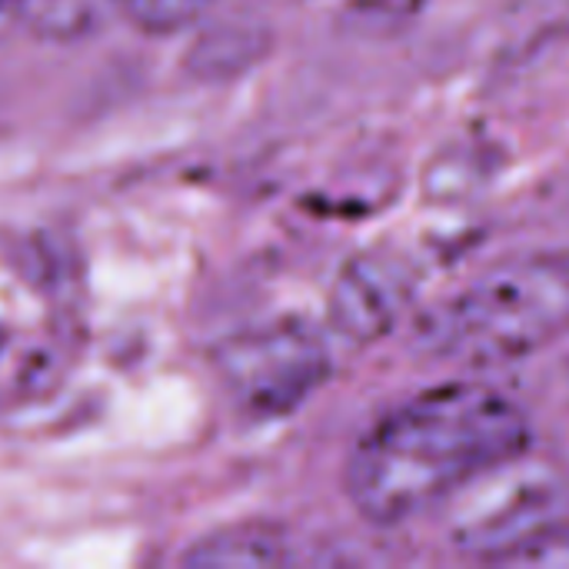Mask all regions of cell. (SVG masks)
Instances as JSON below:
<instances>
[{
	"label": "cell",
	"mask_w": 569,
	"mask_h": 569,
	"mask_svg": "<svg viewBox=\"0 0 569 569\" xmlns=\"http://www.w3.org/2000/svg\"><path fill=\"white\" fill-rule=\"evenodd\" d=\"M530 443V417L513 397L453 380L377 417L350 453L343 487L367 523L400 527L527 457Z\"/></svg>",
	"instance_id": "1"
},
{
	"label": "cell",
	"mask_w": 569,
	"mask_h": 569,
	"mask_svg": "<svg viewBox=\"0 0 569 569\" xmlns=\"http://www.w3.org/2000/svg\"><path fill=\"white\" fill-rule=\"evenodd\" d=\"M569 330V257L533 250L497 260L447 293L417 323V343L437 360L507 367Z\"/></svg>",
	"instance_id": "2"
},
{
	"label": "cell",
	"mask_w": 569,
	"mask_h": 569,
	"mask_svg": "<svg viewBox=\"0 0 569 569\" xmlns=\"http://www.w3.org/2000/svg\"><path fill=\"white\" fill-rule=\"evenodd\" d=\"M217 377L233 407L253 420H277L300 410L330 377L327 340L297 320L267 323L220 343Z\"/></svg>",
	"instance_id": "3"
},
{
	"label": "cell",
	"mask_w": 569,
	"mask_h": 569,
	"mask_svg": "<svg viewBox=\"0 0 569 569\" xmlns=\"http://www.w3.org/2000/svg\"><path fill=\"white\" fill-rule=\"evenodd\" d=\"M450 503L453 547L487 563H507L527 540L560 520L563 490L553 473L520 457L480 477Z\"/></svg>",
	"instance_id": "4"
},
{
	"label": "cell",
	"mask_w": 569,
	"mask_h": 569,
	"mask_svg": "<svg viewBox=\"0 0 569 569\" xmlns=\"http://www.w3.org/2000/svg\"><path fill=\"white\" fill-rule=\"evenodd\" d=\"M417 287L420 277L410 257L383 247L353 253L330 287V327L347 343H377L380 337L397 330L417 297Z\"/></svg>",
	"instance_id": "5"
},
{
	"label": "cell",
	"mask_w": 569,
	"mask_h": 569,
	"mask_svg": "<svg viewBox=\"0 0 569 569\" xmlns=\"http://www.w3.org/2000/svg\"><path fill=\"white\" fill-rule=\"evenodd\" d=\"M290 563H297L290 533L267 520L220 527L183 553V567L190 569H277Z\"/></svg>",
	"instance_id": "6"
},
{
	"label": "cell",
	"mask_w": 569,
	"mask_h": 569,
	"mask_svg": "<svg viewBox=\"0 0 569 569\" xmlns=\"http://www.w3.org/2000/svg\"><path fill=\"white\" fill-rule=\"evenodd\" d=\"M133 27L147 33H177L197 23L217 0H110Z\"/></svg>",
	"instance_id": "7"
},
{
	"label": "cell",
	"mask_w": 569,
	"mask_h": 569,
	"mask_svg": "<svg viewBox=\"0 0 569 569\" xmlns=\"http://www.w3.org/2000/svg\"><path fill=\"white\" fill-rule=\"evenodd\" d=\"M247 43H250V30H240V27H213V30H207L193 43L187 63L200 77L233 73L243 60H250V53L243 50Z\"/></svg>",
	"instance_id": "8"
},
{
	"label": "cell",
	"mask_w": 569,
	"mask_h": 569,
	"mask_svg": "<svg viewBox=\"0 0 569 569\" xmlns=\"http://www.w3.org/2000/svg\"><path fill=\"white\" fill-rule=\"evenodd\" d=\"M507 567H569V527L567 523H550L540 530L533 540H527Z\"/></svg>",
	"instance_id": "9"
},
{
	"label": "cell",
	"mask_w": 569,
	"mask_h": 569,
	"mask_svg": "<svg viewBox=\"0 0 569 569\" xmlns=\"http://www.w3.org/2000/svg\"><path fill=\"white\" fill-rule=\"evenodd\" d=\"M363 17H373V20H383V23H397V20H410L423 0H350Z\"/></svg>",
	"instance_id": "10"
},
{
	"label": "cell",
	"mask_w": 569,
	"mask_h": 569,
	"mask_svg": "<svg viewBox=\"0 0 569 569\" xmlns=\"http://www.w3.org/2000/svg\"><path fill=\"white\" fill-rule=\"evenodd\" d=\"M27 3H30V0H0V33L27 10Z\"/></svg>",
	"instance_id": "11"
},
{
	"label": "cell",
	"mask_w": 569,
	"mask_h": 569,
	"mask_svg": "<svg viewBox=\"0 0 569 569\" xmlns=\"http://www.w3.org/2000/svg\"><path fill=\"white\" fill-rule=\"evenodd\" d=\"M563 383H567V397H569V360H567V370H563Z\"/></svg>",
	"instance_id": "12"
}]
</instances>
